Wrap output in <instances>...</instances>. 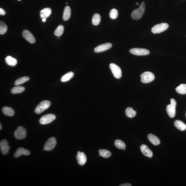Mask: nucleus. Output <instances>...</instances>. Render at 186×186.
<instances>
[{
	"instance_id": "obj_5",
	"label": "nucleus",
	"mask_w": 186,
	"mask_h": 186,
	"mask_svg": "<svg viewBox=\"0 0 186 186\" xmlns=\"http://www.w3.org/2000/svg\"><path fill=\"white\" fill-rule=\"evenodd\" d=\"M168 24L162 23L154 26L151 29V32L153 33L156 34L161 33L166 30L169 28Z\"/></svg>"
},
{
	"instance_id": "obj_22",
	"label": "nucleus",
	"mask_w": 186,
	"mask_h": 186,
	"mask_svg": "<svg viewBox=\"0 0 186 186\" xmlns=\"http://www.w3.org/2000/svg\"><path fill=\"white\" fill-rule=\"evenodd\" d=\"M5 61L8 65L12 66H16L17 63V60L11 56H8L6 58Z\"/></svg>"
},
{
	"instance_id": "obj_16",
	"label": "nucleus",
	"mask_w": 186,
	"mask_h": 186,
	"mask_svg": "<svg viewBox=\"0 0 186 186\" xmlns=\"http://www.w3.org/2000/svg\"><path fill=\"white\" fill-rule=\"evenodd\" d=\"M30 151L28 150L25 149L23 148H19L14 153L13 156L15 158L19 157L22 155L24 156H28L30 154Z\"/></svg>"
},
{
	"instance_id": "obj_3",
	"label": "nucleus",
	"mask_w": 186,
	"mask_h": 186,
	"mask_svg": "<svg viewBox=\"0 0 186 186\" xmlns=\"http://www.w3.org/2000/svg\"><path fill=\"white\" fill-rule=\"evenodd\" d=\"M51 105V102L49 101L44 100L42 101L36 107L35 110V113L38 114L41 113L48 109Z\"/></svg>"
},
{
	"instance_id": "obj_32",
	"label": "nucleus",
	"mask_w": 186,
	"mask_h": 186,
	"mask_svg": "<svg viewBox=\"0 0 186 186\" xmlns=\"http://www.w3.org/2000/svg\"><path fill=\"white\" fill-rule=\"evenodd\" d=\"M7 26L4 22L1 21L0 22V34L4 35L7 31Z\"/></svg>"
},
{
	"instance_id": "obj_7",
	"label": "nucleus",
	"mask_w": 186,
	"mask_h": 186,
	"mask_svg": "<svg viewBox=\"0 0 186 186\" xmlns=\"http://www.w3.org/2000/svg\"><path fill=\"white\" fill-rule=\"evenodd\" d=\"M27 131L23 127L19 126L17 128L14 132V136L18 140H22L25 139L26 137Z\"/></svg>"
},
{
	"instance_id": "obj_26",
	"label": "nucleus",
	"mask_w": 186,
	"mask_h": 186,
	"mask_svg": "<svg viewBox=\"0 0 186 186\" xmlns=\"http://www.w3.org/2000/svg\"><path fill=\"white\" fill-rule=\"evenodd\" d=\"M176 91L180 94H186V84H181L175 89Z\"/></svg>"
},
{
	"instance_id": "obj_21",
	"label": "nucleus",
	"mask_w": 186,
	"mask_h": 186,
	"mask_svg": "<svg viewBox=\"0 0 186 186\" xmlns=\"http://www.w3.org/2000/svg\"><path fill=\"white\" fill-rule=\"evenodd\" d=\"M3 113L8 116L12 117L14 115L15 112L13 109L8 107H5L2 108Z\"/></svg>"
},
{
	"instance_id": "obj_8",
	"label": "nucleus",
	"mask_w": 186,
	"mask_h": 186,
	"mask_svg": "<svg viewBox=\"0 0 186 186\" xmlns=\"http://www.w3.org/2000/svg\"><path fill=\"white\" fill-rule=\"evenodd\" d=\"M56 118L55 115L52 114H47L42 116L40 120V123L42 125L48 124L53 122Z\"/></svg>"
},
{
	"instance_id": "obj_18",
	"label": "nucleus",
	"mask_w": 186,
	"mask_h": 186,
	"mask_svg": "<svg viewBox=\"0 0 186 186\" xmlns=\"http://www.w3.org/2000/svg\"><path fill=\"white\" fill-rule=\"evenodd\" d=\"M52 13V10L49 8H46L42 10L40 12V16L42 19L47 18L50 16Z\"/></svg>"
},
{
	"instance_id": "obj_10",
	"label": "nucleus",
	"mask_w": 186,
	"mask_h": 186,
	"mask_svg": "<svg viewBox=\"0 0 186 186\" xmlns=\"http://www.w3.org/2000/svg\"><path fill=\"white\" fill-rule=\"evenodd\" d=\"M131 54L136 56H146L150 54L149 50L147 49L139 48H134L130 50Z\"/></svg>"
},
{
	"instance_id": "obj_35",
	"label": "nucleus",
	"mask_w": 186,
	"mask_h": 186,
	"mask_svg": "<svg viewBox=\"0 0 186 186\" xmlns=\"http://www.w3.org/2000/svg\"><path fill=\"white\" fill-rule=\"evenodd\" d=\"M132 185L130 183H124L119 185V186H131Z\"/></svg>"
},
{
	"instance_id": "obj_40",
	"label": "nucleus",
	"mask_w": 186,
	"mask_h": 186,
	"mask_svg": "<svg viewBox=\"0 0 186 186\" xmlns=\"http://www.w3.org/2000/svg\"><path fill=\"white\" fill-rule=\"evenodd\" d=\"M59 37H58V39H59Z\"/></svg>"
},
{
	"instance_id": "obj_42",
	"label": "nucleus",
	"mask_w": 186,
	"mask_h": 186,
	"mask_svg": "<svg viewBox=\"0 0 186 186\" xmlns=\"http://www.w3.org/2000/svg\"><path fill=\"white\" fill-rule=\"evenodd\" d=\"M185 116H186V114H185Z\"/></svg>"
},
{
	"instance_id": "obj_1",
	"label": "nucleus",
	"mask_w": 186,
	"mask_h": 186,
	"mask_svg": "<svg viewBox=\"0 0 186 186\" xmlns=\"http://www.w3.org/2000/svg\"><path fill=\"white\" fill-rule=\"evenodd\" d=\"M145 11V5L143 1L141 3L139 8L134 10L131 13V17L133 19L138 20L140 19L144 14Z\"/></svg>"
},
{
	"instance_id": "obj_23",
	"label": "nucleus",
	"mask_w": 186,
	"mask_h": 186,
	"mask_svg": "<svg viewBox=\"0 0 186 186\" xmlns=\"http://www.w3.org/2000/svg\"><path fill=\"white\" fill-rule=\"evenodd\" d=\"M74 76V73L73 72H69L61 78V81L62 82H66L72 79Z\"/></svg>"
},
{
	"instance_id": "obj_19",
	"label": "nucleus",
	"mask_w": 186,
	"mask_h": 186,
	"mask_svg": "<svg viewBox=\"0 0 186 186\" xmlns=\"http://www.w3.org/2000/svg\"><path fill=\"white\" fill-rule=\"evenodd\" d=\"M148 138L150 142L155 146H157L160 144V139L154 135L151 134H148Z\"/></svg>"
},
{
	"instance_id": "obj_13",
	"label": "nucleus",
	"mask_w": 186,
	"mask_h": 186,
	"mask_svg": "<svg viewBox=\"0 0 186 186\" xmlns=\"http://www.w3.org/2000/svg\"><path fill=\"white\" fill-rule=\"evenodd\" d=\"M23 37L26 40L31 44L35 43L36 42L35 37L31 32L28 30H24L23 32Z\"/></svg>"
},
{
	"instance_id": "obj_28",
	"label": "nucleus",
	"mask_w": 186,
	"mask_h": 186,
	"mask_svg": "<svg viewBox=\"0 0 186 186\" xmlns=\"http://www.w3.org/2000/svg\"><path fill=\"white\" fill-rule=\"evenodd\" d=\"M99 152L101 156L105 158H109L112 155L110 152L107 150L100 149L99 150Z\"/></svg>"
},
{
	"instance_id": "obj_14",
	"label": "nucleus",
	"mask_w": 186,
	"mask_h": 186,
	"mask_svg": "<svg viewBox=\"0 0 186 186\" xmlns=\"http://www.w3.org/2000/svg\"><path fill=\"white\" fill-rule=\"evenodd\" d=\"M78 164L81 165H83L86 163L87 160V157L84 153L78 151L77 156Z\"/></svg>"
},
{
	"instance_id": "obj_30",
	"label": "nucleus",
	"mask_w": 186,
	"mask_h": 186,
	"mask_svg": "<svg viewBox=\"0 0 186 186\" xmlns=\"http://www.w3.org/2000/svg\"><path fill=\"white\" fill-rule=\"evenodd\" d=\"M30 80V78L28 77H23L16 80L14 83L15 86H18Z\"/></svg>"
},
{
	"instance_id": "obj_39",
	"label": "nucleus",
	"mask_w": 186,
	"mask_h": 186,
	"mask_svg": "<svg viewBox=\"0 0 186 186\" xmlns=\"http://www.w3.org/2000/svg\"><path fill=\"white\" fill-rule=\"evenodd\" d=\"M43 150H45V148H44L43 149Z\"/></svg>"
},
{
	"instance_id": "obj_33",
	"label": "nucleus",
	"mask_w": 186,
	"mask_h": 186,
	"mask_svg": "<svg viewBox=\"0 0 186 186\" xmlns=\"http://www.w3.org/2000/svg\"><path fill=\"white\" fill-rule=\"evenodd\" d=\"M118 16V12L117 10L115 9L111 10L109 13V16L112 19H116Z\"/></svg>"
},
{
	"instance_id": "obj_4",
	"label": "nucleus",
	"mask_w": 186,
	"mask_h": 186,
	"mask_svg": "<svg viewBox=\"0 0 186 186\" xmlns=\"http://www.w3.org/2000/svg\"><path fill=\"white\" fill-rule=\"evenodd\" d=\"M141 81L143 83H148L154 81L155 78L154 75L150 72L147 71L141 75Z\"/></svg>"
},
{
	"instance_id": "obj_27",
	"label": "nucleus",
	"mask_w": 186,
	"mask_h": 186,
	"mask_svg": "<svg viewBox=\"0 0 186 186\" xmlns=\"http://www.w3.org/2000/svg\"><path fill=\"white\" fill-rule=\"evenodd\" d=\"M101 17L100 15L98 13H95L93 15V18H92V24L93 25L97 26L99 24Z\"/></svg>"
},
{
	"instance_id": "obj_41",
	"label": "nucleus",
	"mask_w": 186,
	"mask_h": 186,
	"mask_svg": "<svg viewBox=\"0 0 186 186\" xmlns=\"http://www.w3.org/2000/svg\"><path fill=\"white\" fill-rule=\"evenodd\" d=\"M18 1H21V0H18Z\"/></svg>"
},
{
	"instance_id": "obj_37",
	"label": "nucleus",
	"mask_w": 186,
	"mask_h": 186,
	"mask_svg": "<svg viewBox=\"0 0 186 186\" xmlns=\"http://www.w3.org/2000/svg\"><path fill=\"white\" fill-rule=\"evenodd\" d=\"M2 129V126H1V124H0V129L1 130Z\"/></svg>"
},
{
	"instance_id": "obj_17",
	"label": "nucleus",
	"mask_w": 186,
	"mask_h": 186,
	"mask_svg": "<svg viewBox=\"0 0 186 186\" xmlns=\"http://www.w3.org/2000/svg\"><path fill=\"white\" fill-rule=\"evenodd\" d=\"M71 9L69 6H66L64 8L63 15V19L64 21H67L71 17Z\"/></svg>"
},
{
	"instance_id": "obj_25",
	"label": "nucleus",
	"mask_w": 186,
	"mask_h": 186,
	"mask_svg": "<svg viewBox=\"0 0 186 186\" xmlns=\"http://www.w3.org/2000/svg\"><path fill=\"white\" fill-rule=\"evenodd\" d=\"M25 89L24 87L21 86H18L14 87L11 90V93L13 94L20 93L24 91Z\"/></svg>"
},
{
	"instance_id": "obj_38",
	"label": "nucleus",
	"mask_w": 186,
	"mask_h": 186,
	"mask_svg": "<svg viewBox=\"0 0 186 186\" xmlns=\"http://www.w3.org/2000/svg\"><path fill=\"white\" fill-rule=\"evenodd\" d=\"M136 5H139V3H136Z\"/></svg>"
},
{
	"instance_id": "obj_9",
	"label": "nucleus",
	"mask_w": 186,
	"mask_h": 186,
	"mask_svg": "<svg viewBox=\"0 0 186 186\" xmlns=\"http://www.w3.org/2000/svg\"><path fill=\"white\" fill-rule=\"evenodd\" d=\"M57 144V141L55 138L52 137L49 138L44 145L45 150L50 151L53 150Z\"/></svg>"
},
{
	"instance_id": "obj_2",
	"label": "nucleus",
	"mask_w": 186,
	"mask_h": 186,
	"mask_svg": "<svg viewBox=\"0 0 186 186\" xmlns=\"http://www.w3.org/2000/svg\"><path fill=\"white\" fill-rule=\"evenodd\" d=\"M171 103L167 105L166 111L169 116L171 118L175 117L176 113V107L177 102L175 99L172 98L170 100Z\"/></svg>"
},
{
	"instance_id": "obj_20",
	"label": "nucleus",
	"mask_w": 186,
	"mask_h": 186,
	"mask_svg": "<svg viewBox=\"0 0 186 186\" xmlns=\"http://www.w3.org/2000/svg\"><path fill=\"white\" fill-rule=\"evenodd\" d=\"M174 125L177 129L181 131H185L186 130V125L182 121L177 120L174 122Z\"/></svg>"
},
{
	"instance_id": "obj_24",
	"label": "nucleus",
	"mask_w": 186,
	"mask_h": 186,
	"mask_svg": "<svg viewBox=\"0 0 186 186\" xmlns=\"http://www.w3.org/2000/svg\"><path fill=\"white\" fill-rule=\"evenodd\" d=\"M126 115L130 118H133L136 116V112L132 107H128L126 110Z\"/></svg>"
},
{
	"instance_id": "obj_31",
	"label": "nucleus",
	"mask_w": 186,
	"mask_h": 186,
	"mask_svg": "<svg viewBox=\"0 0 186 186\" xmlns=\"http://www.w3.org/2000/svg\"><path fill=\"white\" fill-rule=\"evenodd\" d=\"M64 28L62 25H60L58 27L54 32V34L58 37H60L64 33Z\"/></svg>"
},
{
	"instance_id": "obj_29",
	"label": "nucleus",
	"mask_w": 186,
	"mask_h": 186,
	"mask_svg": "<svg viewBox=\"0 0 186 186\" xmlns=\"http://www.w3.org/2000/svg\"><path fill=\"white\" fill-rule=\"evenodd\" d=\"M114 144L117 148L121 150H124L126 148V145L123 141L120 140H116L115 141Z\"/></svg>"
},
{
	"instance_id": "obj_11",
	"label": "nucleus",
	"mask_w": 186,
	"mask_h": 186,
	"mask_svg": "<svg viewBox=\"0 0 186 186\" xmlns=\"http://www.w3.org/2000/svg\"><path fill=\"white\" fill-rule=\"evenodd\" d=\"M8 142L5 139L3 140L0 142V147L1 153L5 155L9 153L10 146H8Z\"/></svg>"
},
{
	"instance_id": "obj_36",
	"label": "nucleus",
	"mask_w": 186,
	"mask_h": 186,
	"mask_svg": "<svg viewBox=\"0 0 186 186\" xmlns=\"http://www.w3.org/2000/svg\"><path fill=\"white\" fill-rule=\"evenodd\" d=\"M42 21L44 22H46V18H43L42 19Z\"/></svg>"
},
{
	"instance_id": "obj_34",
	"label": "nucleus",
	"mask_w": 186,
	"mask_h": 186,
	"mask_svg": "<svg viewBox=\"0 0 186 186\" xmlns=\"http://www.w3.org/2000/svg\"><path fill=\"white\" fill-rule=\"evenodd\" d=\"M6 14V12L4 9L2 8H0V15H5Z\"/></svg>"
},
{
	"instance_id": "obj_12",
	"label": "nucleus",
	"mask_w": 186,
	"mask_h": 186,
	"mask_svg": "<svg viewBox=\"0 0 186 186\" xmlns=\"http://www.w3.org/2000/svg\"><path fill=\"white\" fill-rule=\"evenodd\" d=\"M112 47V44L110 43L104 44L95 47L94 49V52L96 53L105 52L110 49Z\"/></svg>"
},
{
	"instance_id": "obj_6",
	"label": "nucleus",
	"mask_w": 186,
	"mask_h": 186,
	"mask_svg": "<svg viewBox=\"0 0 186 186\" xmlns=\"http://www.w3.org/2000/svg\"><path fill=\"white\" fill-rule=\"evenodd\" d=\"M112 74L115 78L120 79L122 76V71L120 68L118 66L113 63H111L109 65Z\"/></svg>"
},
{
	"instance_id": "obj_15",
	"label": "nucleus",
	"mask_w": 186,
	"mask_h": 186,
	"mask_svg": "<svg viewBox=\"0 0 186 186\" xmlns=\"http://www.w3.org/2000/svg\"><path fill=\"white\" fill-rule=\"evenodd\" d=\"M140 150L142 153L145 156L149 158H152L153 153L150 148L146 145L143 144L140 146Z\"/></svg>"
}]
</instances>
